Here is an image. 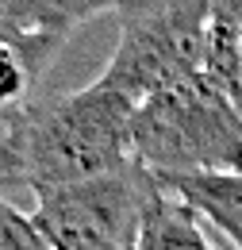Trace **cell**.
<instances>
[{
	"instance_id": "6da1fadb",
	"label": "cell",
	"mask_w": 242,
	"mask_h": 250,
	"mask_svg": "<svg viewBox=\"0 0 242 250\" xmlns=\"http://www.w3.org/2000/svg\"><path fill=\"white\" fill-rule=\"evenodd\" d=\"M131 120L135 104L100 81L73 93L35 96L0 131L12 181L39 196L120 169L135 158Z\"/></svg>"
},
{
	"instance_id": "7a4b0ae2",
	"label": "cell",
	"mask_w": 242,
	"mask_h": 250,
	"mask_svg": "<svg viewBox=\"0 0 242 250\" xmlns=\"http://www.w3.org/2000/svg\"><path fill=\"white\" fill-rule=\"evenodd\" d=\"M131 146L158 177L242 169V112L208 73H192L135 104Z\"/></svg>"
},
{
	"instance_id": "3957f363",
	"label": "cell",
	"mask_w": 242,
	"mask_h": 250,
	"mask_svg": "<svg viewBox=\"0 0 242 250\" xmlns=\"http://www.w3.org/2000/svg\"><path fill=\"white\" fill-rule=\"evenodd\" d=\"M212 0H131L120 12V39L100 85L142 104L158 89L204 73Z\"/></svg>"
},
{
	"instance_id": "277c9868",
	"label": "cell",
	"mask_w": 242,
	"mask_h": 250,
	"mask_svg": "<svg viewBox=\"0 0 242 250\" xmlns=\"http://www.w3.org/2000/svg\"><path fill=\"white\" fill-rule=\"evenodd\" d=\"M161 177L139 158L100 177L35 196V227L50 250H135Z\"/></svg>"
},
{
	"instance_id": "5b68a950",
	"label": "cell",
	"mask_w": 242,
	"mask_h": 250,
	"mask_svg": "<svg viewBox=\"0 0 242 250\" xmlns=\"http://www.w3.org/2000/svg\"><path fill=\"white\" fill-rule=\"evenodd\" d=\"M61 46V39L0 27V131L35 100L39 81L54 65Z\"/></svg>"
},
{
	"instance_id": "8992f818",
	"label": "cell",
	"mask_w": 242,
	"mask_h": 250,
	"mask_svg": "<svg viewBox=\"0 0 242 250\" xmlns=\"http://www.w3.org/2000/svg\"><path fill=\"white\" fill-rule=\"evenodd\" d=\"M161 185L173 188L184 204H192L200 216L242 250V169L235 173H173L161 177Z\"/></svg>"
},
{
	"instance_id": "52a82bcc",
	"label": "cell",
	"mask_w": 242,
	"mask_h": 250,
	"mask_svg": "<svg viewBox=\"0 0 242 250\" xmlns=\"http://www.w3.org/2000/svg\"><path fill=\"white\" fill-rule=\"evenodd\" d=\"M127 4L131 0H0V27L65 42L81 23L104 12H123Z\"/></svg>"
},
{
	"instance_id": "ba28073f",
	"label": "cell",
	"mask_w": 242,
	"mask_h": 250,
	"mask_svg": "<svg viewBox=\"0 0 242 250\" xmlns=\"http://www.w3.org/2000/svg\"><path fill=\"white\" fill-rule=\"evenodd\" d=\"M208 219L200 216L192 204H184L173 188L161 185L158 200L142 219L135 250H219L208 235Z\"/></svg>"
},
{
	"instance_id": "9c48e42d",
	"label": "cell",
	"mask_w": 242,
	"mask_h": 250,
	"mask_svg": "<svg viewBox=\"0 0 242 250\" xmlns=\"http://www.w3.org/2000/svg\"><path fill=\"white\" fill-rule=\"evenodd\" d=\"M204 73L242 112V0H212Z\"/></svg>"
},
{
	"instance_id": "30bf717a",
	"label": "cell",
	"mask_w": 242,
	"mask_h": 250,
	"mask_svg": "<svg viewBox=\"0 0 242 250\" xmlns=\"http://www.w3.org/2000/svg\"><path fill=\"white\" fill-rule=\"evenodd\" d=\"M0 250H50L46 239L39 235L35 219L20 212L4 192H0Z\"/></svg>"
},
{
	"instance_id": "8fae6325",
	"label": "cell",
	"mask_w": 242,
	"mask_h": 250,
	"mask_svg": "<svg viewBox=\"0 0 242 250\" xmlns=\"http://www.w3.org/2000/svg\"><path fill=\"white\" fill-rule=\"evenodd\" d=\"M16 185L12 181V162H8V150H4V143H0V188Z\"/></svg>"
}]
</instances>
